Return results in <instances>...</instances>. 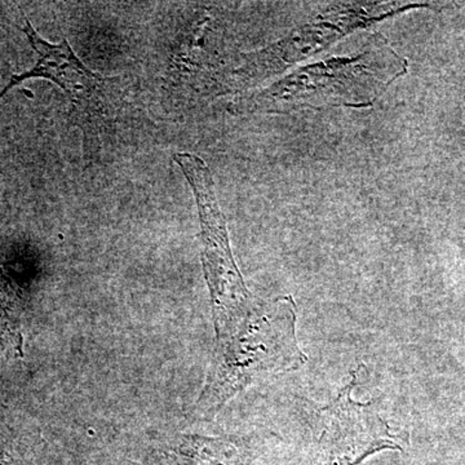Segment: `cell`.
I'll return each instance as SVG.
<instances>
[{
	"label": "cell",
	"mask_w": 465,
	"mask_h": 465,
	"mask_svg": "<svg viewBox=\"0 0 465 465\" xmlns=\"http://www.w3.org/2000/svg\"><path fill=\"white\" fill-rule=\"evenodd\" d=\"M409 63L376 34L363 51L295 70L264 88L237 97L234 115L289 114L302 109L369 108L405 75Z\"/></svg>",
	"instance_id": "obj_1"
},
{
	"label": "cell",
	"mask_w": 465,
	"mask_h": 465,
	"mask_svg": "<svg viewBox=\"0 0 465 465\" xmlns=\"http://www.w3.org/2000/svg\"><path fill=\"white\" fill-rule=\"evenodd\" d=\"M358 371L323 409L320 433L299 465H360L385 450L403 449V440L371 403L358 402L353 391Z\"/></svg>",
	"instance_id": "obj_3"
},
{
	"label": "cell",
	"mask_w": 465,
	"mask_h": 465,
	"mask_svg": "<svg viewBox=\"0 0 465 465\" xmlns=\"http://www.w3.org/2000/svg\"><path fill=\"white\" fill-rule=\"evenodd\" d=\"M7 281H5V278L3 277L2 272H0V313H2L3 304H5V300H7Z\"/></svg>",
	"instance_id": "obj_6"
},
{
	"label": "cell",
	"mask_w": 465,
	"mask_h": 465,
	"mask_svg": "<svg viewBox=\"0 0 465 465\" xmlns=\"http://www.w3.org/2000/svg\"><path fill=\"white\" fill-rule=\"evenodd\" d=\"M423 5L425 7V5H410L399 8L391 5L376 12L363 7V5H336L317 17L314 23L295 30L289 38L250 54L241 69L234 72L232 84L237 87L258 84L269 76L283 72L293 64L318 54L354 30Z\"/></svg>",
	"instance_id": "obj_4"
},
{
	"label": "cell",
	"mask_w": 465,
	"mask_h": 465,
	"mask_svg": "<svg viewBox=\"0 0 465 465\" xmlns=\"http://www.w3.org/2000/svg\"><path fill=\"white\" fill-rule=\"evenodd\" d=\"M234 457L228 440L182 436L153 450L142 465H232Z\"/></svg>",
	"instance_id": "obj_5"
},
{
	"label": "cell",
	"mask_w": 465,
	"mask_h": 465,
	"mask_svg": "<svg viewBox=\"0 0 465 465\" xmlns=\"http://www.w3.org/2000/svg\"><path fill=\"white\" fill-rule=\"evenodd\" d=\"M24 23L23 32L36 54V63L27 72L12 75L9 84L0 91V99L29 79L54 82L69 97L73 118L84 130L85 140L92 139V134H96L124 103V82L119 76L91 72L73 52L69 43L61 41L54 45L45 41L26 17Z\"/></svg>",
	"instance_id": "obj_2"
}]
</instances>
